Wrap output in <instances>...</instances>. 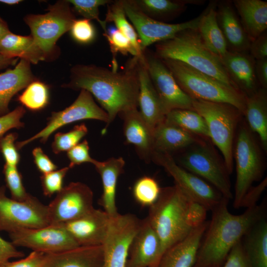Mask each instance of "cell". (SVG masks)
I'll list each match as a JSON object with an SVG mask.
<instances>
[{
  "label": "cell",
  "instance_id": "cell-1",
  "mask_svg": "<svg viewBox=\"0 0 267 267\" xmlns=\"http://www.w3.org/2000/svg\"><path fill=\"white\" fill-rule=\"evenodd\" d=\"M138 58L127 61L121 71L89 64H78L71 69L70 81L62 87L85 89L94 96L107 113V128L117 115L137 108L139 81Z\"/></svg>",
  "mask_w": 267,
  "mask_h": 267
},
{
  "label": "cell",
  "instance_id": "cell-2",
  "mask_svg": "<svg viewBox=\"0 0 267 267\" xmlns=\"http://www.w3.org/2000/svg\"><path fill=\"white\" fill-rule=\"evenodd\" d=\"M228 201L224 197L211 210L212 218L192 267H221L231 249L265 218V203L246 209L240 215H233L228 209Z\"/></svg>",
  "mask_w": 267,
  "mask_h": 267
},
{
  "label": "cell",
  "instance_id": "cell-3",
  "mask_svg": "<svg viewBox=\"0 0 267 267\" xmlns=\"http://www.w3.org/2000/svg\"><path fill=\"white\" fill-rule=\"evenodd\" d=\"M154 54L161 59L182 62L239 89L230 78L221 59L205 46L197 29L183 30L171 39L157 43Z\"/></svg>",
  "mask_w": 267,
  "mask_h": 267
},
{
  "label": "cell",
  "instance_id": "cell-4",
  "mask_svg": "<svg viewBox=\"0 0 267 267\" xmlns=\"http://www.w3.org/2000/svg\"><path fill=\"white\" fill-rule=\"evenodd\" d=\"M189 199L175 185L161 188L157 200L149 207L146 218L160 240L162 255L193 229L188 225L186 218Z\"/></svg>",
  "mask_w": 267,
  "mask_h": 267
},
{
  "label": "cell",
  "instance_id": "cell-5",
  "mask_svg": "<svg viewBox=\"0 0 267 267\" xmlns=\"http://www.w3.org/2000/svg\"><path fill=\"white\" fill-rule=\"evenodd\" d=\"M162 60L182 90L191 98L228 104L237 108L244 115L247 96L240 90L228 86L182 62L171 59Z\"/></svg>",
  "mask_w": 267,
  "mask_h": 267
},
{
  "label": "cell",
  "instance_id": "cell-6",
  "mask_svg": "<svg viewBox=\"0 0 267 267\" xmlns=\"http://www.w3.org/2000/svg\"><path fill=\"white\" fill-rule=\"evenodd\" d=\"M192 109L204 119L209 138L222 154L227 172L233 167V141L235 130L242 114L234 106L223 103L193 99Z\"/></svg>",
  "mask_w": 267,
  "mask_h": 267
},
{
  "label": "cell",
  "instance_id": "cell-7",
  "mask_svg": "<svg viewBox=\"0 0 267 267\" xmlns=\"http://www.w3.org/2000/svg\"><path fill=\"white\" fill-rule=\"evenodd\" d=\"M47 10L44 14H29L24 18L45 60L57 55V41L70 31L76 19L68 0H58Z\"/></svg>",
  "mask_w": 267,
  "mask_h": 267
},
{
  "label": "cell",
  "instance_id": "cell-8",
  "mask_svg": "<svg viewBox=\"0 0 267 267\" xmlns=\"http://www.w3.org/2000/svg\"><path fill=\"white\" fill-rule=\"evenodd\" d=\"M236 181L233 206L239 208L241 201L254 182L263 175L261 150L252 132L245 125L240 126L234 150Z\"/></svg>",
  "mask_w": 267,
  "mask_h": 267
},
{
  "label": "cell",
  "instance_id": "cell-9",
  "mask_svg": "<svg viewBox=\"0 0 267 267\" xmlns=\"http://www.w3.org/2000/svg\"><path fill=\"white\" fill-rule=\"evenodd\" d=\"M201 141L188 147L180 159V166L209 183L223 197L232 199L229 174L224 163Z\"/></svg>",
  "mask_w": 267,
  "mask_h": 267
},
{
  "label": "cell",
  "instance_id": "cell-10",
  "mask_svg": "<svg viewBox=\"0 0 267 267\" xmlns=\"http://www.w3.org/2000/svg\"><path fill=\"white\" fill-rule=\"evenodd\" d=\"M5 190L4 186L0 187V231L9 233L49 224L47 205L31 195L24 201L10 198Z\"/></svg>",
  "mask_w": 267,
  "mask_h": 267
},
{
  "label": "cell",
  "instance_id": "cell-11",
  "mask_svg": "<svg viewBox=\"0 0 267 267\" xmlns=\"http://www.w3.org/2000/svg\"><path fill=\"white\" fill-rule=\"evenodd\" d=\"M93 119L108 122L107 113L94 101L92 95L87 90H80L74 102L69 106L58 112H52L48 118L46 126L32 137L15 143L17 149H20L37 139L45 143L49 137L59 128L77 121Z\"/></svg>",
  "mask_w": 267,
  "mask_h": 267
},
{
  "label": "cell",
  "instance_id": "cell-12",
  "mask_svg": "<svg viewBox=\"0 0 267 267\" xmlns=\"http://www.w3.org/2000/svg\"><path fill=\"white\" fill-rule=\"evenodd\" d=\"M151 159L162 166L188 197L213 210L224 198L209 183L177 164L170 153L154 151Z\"/></svg>",
  "mask_w": 267,
  "mask_h": 267
},
{
  "label": "cell",
  "instance_id": "cell-13",
  "mask_svg": "<svg viewBox=\"0 0 267 267\" xmlns=\"http://www.w3.org/2000/svg\"><path fill=\"white\" fill-rule=\"evenodd\" d=\"M126 15L137 34L141 49L171 39L178 33L187 29H197L202 13L194 19L182 23L172 24L159 21L146 15L132 2L122 0Z\"/></svg>",
  "mask_w": 267,
  "mask_h": 267
},
{
  "label": "cell",
  "instance_id": "cell-14",
  "mask_svg": "<svg viewBox=\"0 0 267 267\" xmlns=\"http://www.w3.org/2000/svg\"><path fill=\"white\" fill-rule=\"evenodd\" d=\"M141 220L131 214H119L110 220L102 244L103 267H125L132 241Z\"/></svg>",
  "mask_w": 267,
  "mask_h": 267
},
{
  "label": "cell",
  "instance_id": "cell-15",
  "mask_svg": "<svg viewBox=\"0 0 267 267\" xmlns=\"http://www.w3.org/2000/svg\"><path fill=\"white\" fill-rule=\"evenodd\" d=\"M145 65L166 115L178 109H192L191 98L178 86L162 59L147 49L143 51Z\"/></svg>",
  "mask_w": 267,
  "mask_h": 267
},
{
  "label": "cell",
  "instance_id": "cell-16",
  "mask_svg": "<svg viewBox=\"0 0 267 267\" xmlns=\"http://www.w3.org/2000/svg\"><path fill=\"white\" fill-rule=\"evenodd\" d=\"M93 192L86 184L72 182L63 187L48 205L49 224L79 218L94 209Z\"/></svg>",
  "mask_w": 267,
  "mask_h": 267
},
{
  "label": "cell",
  "instance_id": "cell-17",
  "mask_svg": "<svg viewBox=\"0 0 267 267\" xmlns=\"http://www.w3.org/2000/svg\"><path fill=\"white\" fill-rule=\"evenodd\" d=\"M15 246L44 254L59 252L79 246L60 224L35 228H22L9 233Z\"/></svg>",
  "mask_w": 267,
  "mask_h": 267
},
{
  "label": "cell",
  "instance_id": "cell-18",
  "mask_svg": "<svg viewBox=\"0 0 267 267\" xmlns=\"http://www.w3.org/2000/svg\"><path fill=\"white\" fill-rule=\"evenodd\" d=\"M110 220L104 211L94 208L79 218L60 224L79 246H96L102 244Z\"/></svg>",
  "mask_w": 267,
  "mask_h": 267
},
{
  "label": "cell",
  "instance_id": "cell-19",
  "mask_svg": "<svg viewBox=\"0 0 267 267\" xmlns=\"http://www.w3.org/2000/svg\"><path fill=\"white\" fill-rule=\"evenodd\" d=\"M162 255L160 240L146 218L132 241L125 267H156Z\"/></svg>",
  "mask_w": 267,
  "mask_h": 267
},
{
  "label": "cell",
  "instance_id": "cell-20",
  "mask_svg": "<svg viewBox=\"0 0 267 267\" xmlns=\"http://www.w3.org/2000/svg\"><path fill=\"white\" fill-rule=\"evenodd\" d=\"M220 59L230 78L247 97L258 90L255 60L249 52L227 51Z\"/></svg>",
  "mask_w": 267,
  "mask_h": 267
},
{
  "label": "cell",
  "instance_id": "cell-21",
  "mask_svg": "<svg viewBox=\"0 0 267 267\" xmlns=\"http://www.w3.org/2000/svg\"><path fill=\"white\" fill-rule=\"evenodd\" d=\"M137 72L139 81L138 111L154 130L165 120L166 113L150 78L143 55L141 58H138Z\"/></svg>",
  "mask_w": 267,
  "mask_h": 267
},
{
  "label": "cell",
  "instance_id": "cell-22",
  "mask_svg": "<svg viewBox=\"0 0 267 267\" xmlns=\"http://www.w3.org/2000/svg\"><path fill=\"white\" fill-rule=\"evenodd\" d=\"M209 222L192 230L183 239L163 254L156 267H192Z\"/></svg>",
  "mask_w": 267,
  "mask_h": 267
},
{
  "label": "cell",
  "instance_id": "cell-23",
  "mask_svg": "<svg viewBox=\"0 0 267 267\" xmlns=\"http://www.w3.org/2000/svg\"><path fill=\"white\" fill-rule=\"evenodd\" d=\"M41 267H103L102 245L79 246L44 254Z\"/></svg>",
  "mask_w": 267,
  "mask_h": 267
},
{
  "label": "cell",
  "instance_id": "cell-24",
  "mask_svg": "<svg viewBox=\"0 0 267 267\" xmlns=\"http://www.w3.org/2000/svg\"><path fill=\"white\" fill-rule=\"evenodd\" d=\"M119 115L124 121L123 131L126 143L134 145L142 158L145 160L151 159L154 152V130L143 118L137 108Z\"/></svg>",
  "mask_w": 267,
  "mask_h": 267
},
{
  "label": "cell",
  "instance_id": "cell-25",
  "mask_svg": "<svg viewBox=\"0 0 267 267\" xmlns=\"http://www.w3.org/2000/svg\"><path fill=\"white\" fill-rule=\"evenodd\" d=\"M216 11L217 21L228 51L249 52L251 41L229 2H221Z\"/></svg>",
  "mask_w": 267,
  "mask_h": 267
},
{
  "label": "cell",
  "instance_id": "cell-26",
  "mask_svg": "<svg viewBox=\"0 0 267 267\" xmlns=\"http://www.w3.org/2000/svg\"><path fill=\"white\" fill-rule=\"evenodd\" d=\"M92 164L99 174L102 182L103 192L99 204L110 217L119 214L116 206V190L119 176L125 164L122 157H111L104 161L94 160Z\"/></svg>",
  "mask_w": 267,
  "mask_h": 267
},
{
  "label": "cell",
  "instance_id": "cell-27",
  "mask_svg": "<svg viewBox=\"0 0 267 267\" xmlns=\"http://www.w3.org/2000/svg\"><path fill=\"white\" fill-rule=\"evenodd\" d=\"M36 79L30 63L22 59L14 68L0 74V117L9 112L8 106L13 96Z\"/></svg>",
  "mask_w": 267,
  "mask_h": 267
},
{
  "label": "cell",
  "instance_id": "cell-28",
  "mask_svg": "<svg viewBox=\"0 0 267 267\" xmlns=\"http://www.w3.org/2000/svg\"><path fill=\"white\" fill-rule=\"evenodd\" d=\"M241 23L251 41L255 40L267 28V2L261 0L233 1Z\"/></svg>",
  "mask_w": 267,
  "mask_h": 267
},
{
  "label": "cell",
  "instance_id": "cell-29",
  "mask_svg": "<svg viewBox=\"0 0 267 267\" xmlns=\"http://www.w3.org/2000/svg\"><path fill=\"white\" fill-rule=\"evenodd\" d=\"M197 136L164 120L153 131L154 151L170 153L188 147L201 140Z\"/></svg>",
  "mask_w": 267,
  "mask_h": 267
},
{
  "label": "cell",
  "instance_id": "cell-30",
  "mask_svg": "<svg viewBox=\"0 0 267 267\" xmlns=\"http://www.w3.org/2000/svg\"><path fill=\"white\" fill-rule=\"evenodd\" d=\"M0 54L10 58H20L30 63L45 60L44 53L33 38L9 32L0 40Z\"/></svg>",
  "mask_w": 267,
  "mask_h": 267
},
{
  "label": "cell",
  "instance_id": "cell-31",
  "mask_svg": "<svg viewBox=\"0 0 267 267\" xmlns=\"http://www.w3.org/2000/svg\"><path fill=\"white\" fill-rule=\"evenodd\" d=\"M217 4L213 2L202 13L197 31L207 48L220 59L227 52L226 41L217 18Z\"/></svg>",
  "mask_w": 267,
  "mask_h": 267
},
{
  "label": "cell",
  "instance_id": "cell-32",
  "mask_svg": "<svg viewBox=\"0 0 267 267\" xmlns=\"http://www.w3.org/2000/svg\"><path fill=\"white\" fill-rule=\"evenodd\" d=\"M244 115L249 128L256 133L265 151L267 150V93L260 88L252 95L247 97Z\"/></svg>",
  "mask_w": 267,
  "mask_h": 267
},
{
  "label": "cell",
  "instance_id": "cell-33",
  "mask_svg": "<svg viewBox=\"0 0 267 267\" xmlns=\"http://www.w3.org/2000/svg\"><path fill=\"white\" fill-rule=\"evenodd\" d=\"M143 13L156 20L168 23L182 12L188 4L202 3V0H132Z\"/></svg>",
  "mask_w": 267,
  "mask_h": 267
},
{
  "label": "cell",
  "instance_id": "cell-34",
  "mask_svg": "<svg viewBox=\"0 0 267 267\" xmlns=\"http://www.w3.org/2000/svg\"><path fill=\"white\" fill-rule=\"evenodd\" d=\"M243 238V248L252 267H267V222L265 218Z\"/></svg>",
  "mask_w": 267,
  "mask_h": 267
},
{
  "label": "cell",
  "instance_id": "cell-35",
  "mask_svg": "<svg viewBox=\"0 0 267 267\" xmlns=\"http://www.w3.org/2000/svg\"><path fill=\"white\" fill-rule=\"evenodd\" d=\"M164 120L197 136L209 138L207 126L204 119L193 110H173L166 115Z\"/></svg>",
  "mask_w": 267,
  "mask_h": 267
},
{
  "label": "cell",
  "instance_id": "cell-36",
  "mask_svg": "<svg viewBox=\"0 0 267 267\" xmlns=\"http://www.w3.org/2000/svg\"><path fill=\"white\" fill-rule=\"evenodd\" d=\"M105 22H113L116 28L123 33L131 42L135 49L138 58L143 56L139 39L134 26L128 19L122 2V0H112L107 5Z\"/></svg>",
  "mask_w": 267,
  "mask_h": 267
},
{
  "label": "cell",
  "instance_id": "cell-37",
  "mask_svg": "<svg viewBox=\"0 0 267 267\" xmlns=\"http://www.w3.org/2000/svg\"><path fill=\"white\" fill-rule=\"evenodd\" d=\"M48 86L37 79L31 82L17 97V101L27 109L38 111L44 108L48 104Z\"/></svg>",
  "mask_w": 267,
  "mask_h": 267
},
{
  "label": "cell",
  "instance_id": "cell-38",
  "mask_svg": "<svg viewBox=\"0 0 267 267\" xmlns=\"http://www.w3.org/2000/svg\"><path fill=\"white\" fill-rule=\"evenodd\" d=\"M158 182L153 178L144 176L134 183L133 193L136 201L142 206H151L158 199L161 192Z\"/></svg>",
  "mask_w": 267,
  "mask_h": 267
},
{
  "label": "cell",
  "instance_id": "cell-39",
  "mask_svg": "<svg viewBox=\"0 0 267 267\" xmlns=\"http://www.w3.org/2000/svg\"><path fill=\"white\" fill-rule=\"evenodd\" d=\"M104 36L108 43L113 54L112 69L117 70L118 68L115 59V55L118 53L123 55L130 53L133 56L138 57V54L131 41L116 27L107 29V31L104 33Z\"/></svg>",
  "mask_w": 267,
  "mask_h": 267
},
{
  "label": "cell",
  "instance_id": "cell-40",
  "mask_svg": "<svg viewBox=\"0 0 267 267\" xmlns=\"http://www.w3.org/2000/svg\"><path fill=\"white\" fill-rule=\"evenodd\" d=\"M88 128L84 123L75 126L67 133H57L51 144L53 152L55 154L68 151L79 143L87 134Z\"/></svg>",
  "mask_w": 267,
  "mask_h": 267
},
{
  "label": "cell",
  "instance_id": "cell-41",
  "mask_svg": "<svg viewBox=\"0 0 267 267\" xmlns=\"http://www.w3.org/2000/svg\"><path fill=\"white\" fill-rule=\"evenodd\" d=\"M73 5V11L82 16L84 18L90 20H96L104 31H107L106 23L99 18V8L107 5L110 0H68Z\"/></svg>",
  "mask_w": 267,
  "mask_h": 267
},
{
  "label": "cell",
  "instance_id": "cell-42",
  "mask_svg": "<svg viewBox=\"0 0 267 267\" xmlns=\"http://www.w3.org/2000/svg\"><path fill=\"white\" fill-rule=\"evenodd\" d=\"M3 173L7 188L9 189L11 198L17 201H24L30 194L28 193L23 185L21 173L17 166H12L5 164Z\"/></svg>",
  "mask_w": 267,
  "mask_h": 267
},
{
  "label": "cell",
  "instance_id": "cell-43",
  "mask_svg": "<svg viewBox=\"0 0 267 267\" xmlns=\"http://www.w3.org/2000/svg\"><path fill=\"white\" fill-rule=\"evenodd\" d=\"M69 169L66 167L41 176V186L45 196L50 197L62 189L64 179Z\"/></svg>",
  "mask_w": 267,
  "mask_h": 267
},
{
  "label": "cell",
  "instance_id": "cell-44",
  "mask_svg": "<svg viewBox=\"0 0 267 267\" xmlns=\"http://www.w3.org/2000/svg\"><path fill=\"white\" fill-rule=\"evenodd\" d=\"M70 31L74 40L83 44L92 43L96 35L95 29L91 20L85 18L76 19Z\"/></svg>",
  "mask_w": 267,
  "mask_h": 267
},
{
  "label": "cell",
  "instance_id": "cell-45",
  "mask_svg": "<svg viewBox=\"0 0 267 267\" xmlns=\"http://www.w3.org/2000/svg\"><path fill=\"white\" fill-rule=\"evenodd\" d=\"M18 137L16 133H11L0 137V150L6 164L17 166L20 161V155L16 146Z\"/></svg>",
  "mask_w": 267,
  "mask_h": 267
},
{
  "label": "cell",
  "instance_id": "cell-46",
  "mask_svg": "<svg viewBox=\"0 0 267 267\" xmlns=\"http://www.w3.org/2000/svg\"><path fill=\"white\" fill-rule=\"evenodd\" d=\"M208 210L204 205L189 198L186 216L189 227L194 229L204 223Z\"/></svg>",
  "mask_w": 267,
  "mask_h": 267
},
{
  "label": "cell",
  "instance_id": "cell-47",
  "mask_svg": "<svg viewBox=\"0 0 267 267\" xmlns=\"http://www.w3.org/2000/svg\"><path fill=\"white\" fill-rule=\"evenodd\" d=\"M26 113L22 106L17 107L7 114L0 117V137L10 130L20 129L24 126L21 119Z\"/></svg>",
  "mask_w": 267,
  "mask_h": 267
},
{
  "label": "cell",
  "instance_id": "cell-48",
  "mask_svg": "<svg viewBox=\"0 0 267 267\" xmlns=\"http://www.w3.org/2000/svg\"><path fill=\"white\" fill-rule=\"evenodd\" d=\"M89 150V143L85 139L67 151V157L70 161L69 168L71 169L85 163L92 164L94 159L90 156Z\"/></svg>",
  "mask_w": 267,
  "mask_h": 267
},
{
  "label": "cell",
  "instance_id": "cell-49",
  "mask_svg": "<svg viewBox=\"0 0 267 267\" xmlns=\"http://www.w3.org/2000/svg\"><path fill=\"white\" fill-rule=\"evenodd\" d=\"M221 267H252L243 250L242 240L231 249Z\"/></svg>",
  "mask_w": 267,
  "mask_h": 267
},
{
  "label": "cell",
  "instance_id": "cell-50",
  "mask_svg": "<svg viewBox=\"0 0 267 267\" xmlns=\"http://www.w3.org/2000/svg\"><path fill=\"white\" fill-rule=\"evenodd\" d=\"M267 186V178H264L258 185L251 186L242 198L240 208L247 209L257 205V202Z\"/></svg>",
  "mask_w": 267,
  "mask_h": 267
},
{
  "label": "cell",
  "instance_id": "cell-51",
  "mask_svg": "<svg viewBox=\"0 0 267 267\" xmlns=\"http://www.w3.org/2000/svg\"><path fill=\"white\" fill-rule=\"evenodd\" d=\"M34 163L38 170L45 174L57 170L58 167L44 153L42 148L37 147L32 151Z\"/></svg>",
  "mask_w": 267,
  "mask_h": 267
},
{
  "label": "cell",
  "instance_id": "cell-52",
  "mask_svg": "<svg viewBox=\"0 0 267 267\" xmlns=\"http://www.w3.org/2000/svg\"><path fill=\"white\" fill-rule=\"evenodd\" d=\"M24 256V254L18 250L11 242L4 240L0 236V267H3L11 259Z\"/></svg>",
  "mask_w": 267,
  "mask_h": 267
},
{
  "label": "cell",
  "instance_id": "cell-53",
  "mask_svg": "<svg viewBox=\"0 0 267 267\" xmlns=\"http://www.w3.org/2000/svg\"><path fill=\"white\" fill-rule=\"evenodd\" d=\"M249 51L255 60L267 59V34L265 32L251 42Z\"/></svg>",
  "mask_w": 267,
  "mask_h": 267
},
{
  "label": "cell",
  "instance_id": "cell-54",
  "mask_svg": "<svg viewBox=\"0 0 267 267\" xmlns=\"http://www.w3.org/2000/svg\"><path fill=\"white\" fill-rule=\"evenodd\" d=\"M44 254L33 251L27 257L15 262H8L3 267H41Z\"/></svg>",
  "mask_w": 267,
  "mask_h": 267
},
{
  "label": "cell",
  "instance_id": "cell-55",
  "mask_svg": "<svg viewBox=\"0 0 267 267\" xmlns=\"http://www.w3.org/2000/svg\"><path fill=\"white\" fill-rule=\"evenodd\" d=\"M255 70L259 84L262 88H267V59L255 60Z\"/></svg>",
  "mask_w": 267,
  "mask_h": 267
},
{
  "label": "cell",
  "instance_id": "cell-56",
  "mask_svg": "<svg viewBox=\"0 0 267 267\" xmlns=\"http://www.w3.org/2000/svg\"><path fill=\"white\" fill-rule=\"evenodd\" d=\"M17 58H10L0 54V70L5 68L16 63Z\"/></svg>",
  "mask_w": 267,
  "mask_h": 267
},
{
  "label": "cell",
  "instance_id": "cell-57",
  "mask_svg": "<svg viewBox=\"0 0 267 267\" xmlns=\"http://www.w3.org/2000/svg\"><path fill=\"white\" fill-rule=\"evenodd\" d=\"M10 32L6 22L0 16V40Z\"/></svg>",
  "mask_w": 267,
  "mask_h": 267
},
{
  "label": "cell",
  "instance_id": "cell-58",
  "mask_svg": "<svg viewBox=\"0 0 267 267\" xmlns=\"http://www.w3.org/2000/svg\"><path fill=\"white\" fill-rule=\"evenodd\" d=\"M21 1L20 0H0V2L9 5L17 4Z\"/></svg>",
  "mask_w": 267,
  "mask_h": 267
}]
</instances>
